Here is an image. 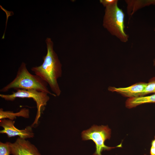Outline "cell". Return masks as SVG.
Segmentation results:
<instances>
[{
	"label": "cell",
	"instance_id": "4",
	"mask_svg": "<svg viewBox=\"0 0 155 155\" xmlns=\"http://www.w3.org/2000/svg\"><path fill=\"white\" fill-rule=\"evenodd\" d=\"M46 92L40 91L35 90H16L15 92H13L10 94H0V97L7 101H13L17 98H31L36 102L37 111L34 121L31 125L33 127L37 125L41 114L44 110L47 102L50 98Z\"/></svg>",
	"mask_w": 155,
	"mask_h": 155
},
{
	"label": "cell",
	"instance_id": "11",
	"mask_svg": "<svg viewBox=\"0 0 155 155\" xmlns=\"http://www.w3.org/2000/svg\"><path fill=\"white\" fill-rule=\"evenodd\" d=\"M152 93H155V77L149 80L143 93V96Z\"/></svg>",
	"mask_w": 155,
	"mask_h": 155
},
{
	"label": "cell",
	"instance_id": "5",
	"mask_svg": "<svg viewBox=\"0 0 155 155\" xmlns=\"http://www.w3.org/2000/svg\"><path fill=\"white\" fill-rule=\"evenodd\" d=\"M111 130L107 125L98 126L94 125L90 129L83 131L82 133V140H92L95 144L96 150L93 155H102L103 150H109L116 148L122 147V143L115 147L106 146L105 141L111 137Z\"/></svg>",
	"mask_w": 155,
	"mask_h": 155
},
{
	"label": "cell",
	"instance_id": "15",
	"mask_svg": "<svg viewBox=\"0 0 155 155\" xmlns=\"http://www.w3.org/2000/svg\"><path fill=\"white\" fill-rule=\"evenodd\" d=\"M154 65L155 66V59L154 60Z\"/></svg>",
	"mask_w": 155,
	"mask_h": 155
},
{
	"label": "cell",
	"instance_id": "8",
	"mask_svg": "<svg viewBox=\"0 0 155 155\" xmlns=\"http://www.w3.org/2000/svg\"><path fill=\"white\" fill-rule=\"evenodd\" d=\"M147 84L146 83L139 82L126 87L109 86L108 90L110 91L116 92L128 98H136L143 96Z\"/></svg>",
	"mask_w": 155,
	"mask_h": 155
},
{
	"label": "cell",
	"instance_id": "6",
	"mask_svg": "<svg viewBox=\"0 0 155 155\" xmlns=\"http://www.w3.org/2000/svg\"><path fill=\"white\" fill-rule=\"evenodd\" d=\"M15 121L9 119L0 120V126L3 129L0 130L1 133H5L8 137L19 136L22 139L33 138L34 136L32 126H27L24 129H19L14 125Z\"/></svg>",
	"mask_w": 155,
	"mask_h": 155
},
{
	"label": "cell",
	"instance_id": "2",
	"mask_svg": "<svg viewBox=\"0 0 155 155\" xmlns=\"http://www.w3.org/2000/svg\"><path fill=\"white\" fill-rule=\"evenodd\" d=\"M47 83L40 77L31 74L25 63L22 62L19 67L15 78L11 82L0 90L6 92L13 89L16 90H35L47 93L54 96H57L49 90Z\"/></svg>",
	"mask_w": 155,
	"mask_h": 155
},
{
	"label": "cell",
	"instance_id": "9",
	"mask_svg": "<svg viewBox=\"0 0 155 155\" xmlns=\"http://www.w3.org/2000/svg\"><path fill=\"white\" fill-rule=\"evenodd\" d=\"M155 103V93L149 96L128 98L125 102L126 107L128 108H133L141 104Z\"/></svg>",
	"mask_w": 155,
	"mask_h": 155
},
{
	"label": "cell",
	"instance_id": "14",
	"mask_svg": "<svg viewBox=\"0 0 155 155\" xmlns=\"http://www.w3.org/2000/svg\"><path fill=\"white\" fill-rule=\"evenodd\" d=\"M150 155H155V136L151 142V146L150 149Z\"/></svg>",
	"mask_w": 155,
	"mask_h": 155
},
{
	"label": "cell",
	"instance_id": "1",
	"mask_svg": "<svg viewBox=\"0 0 155 155\" xmlns=\"http://www.w3.org/2000/svg\"><path fill=\"white\" fill-rule=\"evenodd\" d=\"M47 52L43 57V62L39 66L32 67L31 70L35 75L40 77L49 86L51 90L57 96L61 91L57 80L61 76V64L57 55L53 49V43L51 39L47 38Z\"/></svg>",
	"mask_w": 155,
	"mask_h": 155
},
{
	"label": "cell",
	"instance_id": "17",
	"mask_svg": "<svg viewBox=\"0 0 155 155\" xmlns=\"http://www.w3.org/2000/svg\"></svg>",
	"mask_w": 155,
	"mask_h": 155
},
{
	"label": "cell",
	"instance_id": "10",
	"mask_svg": "<svg viewBox=\"0 0 155 155\" xmlns=\"http://www.w3.org/2000/svg\"><path fill=\"white\" fill-rule=\"evenodd\" d=\"M29 110L26 108H22L19 112L15 113L11 111H5L1 108L0 109V120L8 118L13 120L18 117L28 118L29 117Z\"/></svg>",
	"mask_w": 155,
	"mask_h": 155
},
{
	"label": "cell",
	"instance_id": "3",
	"mask_svg": "<svg viewBox=\"0 0 155 155\" xmlns=\"http://www.w3.org/2000/svg\"><path fill=\"white\" fill-rule=\"evenodd\" d=\"M124 13L117 4L106 7L103 25L112 35L125 42L128 40L129 36L124 30Z\"/></svg>",
	"mask_w": 155,
	"mask_h": 155
},
{
	"label": "cell",
	"instance_id": "16",
	"mask_svg": "<svg viewBox=\"0 0 155 155\" xmlns=\"http://www.w3.org/2000/svg\"><path fill=\"white\" fill-rule=\"evenodd\" d=\"M144 155H146V154H144Z\"/></svg>",
	"mask_w": 155,
	"mask_h": 155
},
{
	"label": "cell",
	"instance_id": "12",
	"mask_svg": "<svg viewBox=\"0 0 155 155\" xmlns=\"http://www.w3.org/2000/svg\"><path fill=\"white\" fill-rule=\"evenodd\" d=\"M9 143L0 142V155H10L11 154Z\"/></svg>",
	"mask_w": 155,
	"mask_h": 155
},
{
	"label": "cell",
	"instance_id": "7",
	"mask_svg": "<svg viewBox=\"0 0 155 155\" xmlns=\"http://www.w3.org/2000/svg\"><path fill=\"white\" fill-rule=\"evenodd\" d=\"M10 154L13 155H41L37 148L26 139L18 138L9 143Z\"/></svg>",
	"mask_w": 155,
	"mask_h": 155
},
{
	"label": "cell",
	"instance_id": "13",
	"mask_svg": "<svg viewBox=\"0 0 155 155\" xmlns=\"http://www.w3.org/2000/svg\"><path fill=\"white\" fill-rule=\"evenodd\" d=\"M117 0H100V2L105 7H111L117 4Z\"/></svg>",
	"mask_w": 155,
	"mask_h": 155
}]
</instances>
